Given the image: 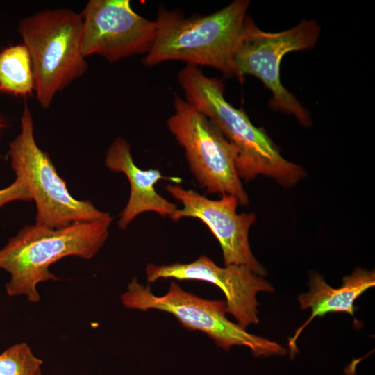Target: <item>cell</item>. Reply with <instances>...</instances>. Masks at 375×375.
Here are the masks:
<instances>
[{"label": "cell", "mask_w": 375, "mask_h": 375, "mask_svg": "<svg viewBox=\"0 0 375 375\" xmlns=\"http://www.w3.org/2000/svg\"><path fill=\"white\" fill-rule=\"evenodd\" d=\"M185 100L207 117L235 151V167L240 179L259 175L283 187L297 184L305 176L301 166L281 155L265 130L255 126L243 109L230 104L224 96L222 81L206 76L198 67L186 65L177 74Z\"/></svg>", "instance_id": "6da1fadb"}, {"label": "cell", "mask_w": 375, "mask_h": 375, "mask_svg": "<svg viewBox=\"0 0 375 375\" xmlns=\"http://www.w3.org/2000/svg\"><path fill=\"white\" fill-rule=\"evenodd\" d=\"M249 4V0H235L212 14L189 17L160 6L154 20V40L144 65L181 60L237 78L234 56L250 19L247 14Z\"/></svg>", "instance_id": "7a4b0ae2"}, {"label": "cell", "mask_w": 375, "mask_h": 375, "mask_svg": "<svg viewBox=\"0 0 375 375\" xmlns=\"http://www.w3.org/2000/svg\"><path fill=\"white\" fill-rule=\"evenodd\" d=\"M112 217L74 224L60 228L27 225L0 249V269L10 274L6 285L10 297L25 295L31 302L40 299L37 285L58 278L49 266L66 256L91 259L104 244Z\"/></svg>", "instance_id": "3957f363"}, {"label": "cell", "mask_w": 375, "mask_h": 375, "mask_svg": "<svg viewBox=\"0 0 375 375\" xmlns=\"http://www.w3.org/2000/svg\"><path fill=\"white\" fill-rule=\"evenodd\" d=\"M80 13L67 8L43 10L18 24L33 67L36 99L48 109L56 94L87 71L81 49Z\"/></svg>", "instance_id": "277c9868"}, {"label": "cell", "mask_w": 375, "mask_h": 375, "mask_svg": "<svg viewBox=\"0 0 375 375\" xmlns=\"http://www.w3.org/2000/svg\"><path fill=\"white\" fill-rule=\"evenodd\" d=\"M33 131L32 114L25 103L20 133L9 144L8 155L16 178L25 183L35 203V224L60 228L112 218L110 213L99 210L90 201L71 195L49 155L37 145Z\"/></svg>", "instance_id": "5b68a950"}, {"label": "cell", "mask_w": 375, "mask_h": 375, "mask_svg": "<svg viewBox=\"0 0 375 375\" xmlns=\"http://www.w3.org/2000/svg\"><path fill=\"white\" fill-rule=\"evenodd\" d=\"M122 304L140 311L156 310L172 315L185 328L206 334L219 347H247L256 356L285 355L286 349L276 342L255 335L230 321L225 301L199 297L170 283L167 292L154 294L151 288L133 278L121 297Z\"/></svg>", "instance_id": "8992f818"}, {"label": "cell", "mask_w": 375, "mask_h": 375, "mask_svg": "<svg viewBox=\"0 0 375 375\" xmlns=\"http://www.w3.org/2000/svg\"><path fill=\"white\" fill-rule=\"evenodd\" d=\"M167 125L183 148L196 181L206 192L232 195L239 205L248 204L235 167V151L207 117L175 94L174 112Z\"/></svg>", "instance_id": "52a82bcc"}, {"label": "cell", "mask_w": 375, "mask_h": 375, "mask_svg": "<svg viewBox=\"0 0 375 375\" xmlns=\"http://www.w3.org/2000/svg\"><path fill=\"white\" fill-rule=\"evenodd\" d=\"M319 34V26L312 19H303L290 29L271 33L260 30L250 18L234 56L237 78L240 82L246 75L259 78L272 93L269 101L272 110L291 114L301 125L310 126V112L281 84L280 66L289 52L314 47Z\"/></svg>", "instance_id": "ba28073f"}, {"label": "cell", "mask_w": 375, "mask_h": 375, "mask_svg": "<svg viewBox=\"0 0 375 375\" xmlns=\"http://www.w3.org/2000/svg\"><path fill=\"white\" fill-rule=\"evenodd\" d=\"M83 55L116 62L146 55L156 34V22L137 12L129 0H90L80 13Z\"/></svg>", "instance_id": "9c48e42d"}, {"label": "cell", "mask_w": 375, "mask_h": 375, "mask_svg": "<svg viewBox=\"0 0 375 375\" xmlns=\"http://www.w3.org/2000/svg\"><path fill=\"white\" fill-rule=\"evenodd\" d=\"M166 190L183 206L170 218L175 222L196 218L206 224L219 243L225 265H243L260 276L267 274L249 242V231L256 216L252 212L238 213L239 203L235 197L222 194L219 199L212 200L177 184H168Z\"/></svg>", "instance_id": "30bf717a"}, {"label": "cell", "mask_w": 375, "mask_h": 375, "mask_svg": "<svg viewBox=\"0 0 375 375\" xmlns=\"http://www.w3.org/2000/svg\"><path fill=\"white\" fill-rule=\"evenodd\" d=\"M146 276L148 283L162 278H174L204 281L216 285L225 295L227 313L232 315L244 328L259 322L257 294L274 291L268 281L248 267L238 265L220 267L206 255L188 263L148 264Z\"/></svg>", "instance_id": "8fae6325"}, {"label": "cell", "mask_w": 375, "mask_h": 375, "mask_svg": "<svg viewBox=\"0 0 375 375\" xmlns=\"http://www.w3.org/2000/svg\"><path fill=\"white\" fill-rule=\"evenodd\" d=\"M105 164L110 171L123 173L130 184L129 199L118 221L120 228L126 229L143 212H153L170 217L178 208L158 194L155 185L161 179H180L166 177L158 169H140L134 162L131 145L125 139L119 137L113 140L106 152Z\"/></svg>", "instance_id": "7c38bea8"}, {"label": "cell", "mask_w": 375, "mask_h": 375, "mask_svg": "<svg viewBox=\"0 0 375 375\" xmlns=\"http://www.w3.org/2000/svg\"><path fill=\"white\" fill-rule=\"evenodd\" d=\"M375 285V273L362 268H356L353 273L343 278L342 285L333 288L319 274L310 277V290L299 297L301 308H310V317L296 331L288 341L290 353L294 356L298 351L296 342L303 330L316 317H323L335 312L354 315L353 303L367 290Z\"/></svg>", "instance_id": "4fadbf2b"}, {"label": "cell", "mask_w": 375, "mask_h": 375, "mask_svg": "<svg viewBox=\"0 0 375 375\" xmlns=\"http://www.w3.org/2000/svg\"><path fill=\"white\" fill-rule=\"evenodd\" d=\"M0 92L23 97L35 92L31 60L23 43L0 51Z\"/></svg>", "instance_id": "5bb4252c"}, {"label": "cell", "mask_w": 375, "mask_h": 375, "mask_svg": "<svg viewBox=\"0 0 375 375\" xmlns=\"http://www.w3.org/2000/svg\"><path fill=\"white\" fill-rule=\"evenodd\" d=\"M42 365L26 343L12 345L0 354V375H42Z\"/></svg>", "instance_id": "9a60e30c"}, {"label": "cell", "mask_w": 375, "mask_h": 375, "mask_svg": "<svg viewBox=\"0 0 375 375\" xmlns=\"http://www.w3.org/2000/svg\"><path fill=\"white\" fill-rule=\"evenodd\" d=\"M31 200L25 183L19 178L15 179L10 185L0 190V208L13 201Z\"/></svg>", "instance_id": "2e32d148"}, {"label": "cell", "mask_w": 375, "mask_h": 375, "mask_svg": "<svg viewBox=\"0 0 375 375\" xmlns=\"http://www.w3.org/2000/svg\"><path fill=\"white\" fill-rule=\"evenodd\" d=\"M3 126H4V124H3V120L0 117V135H1V131L2 128L3 127Z\"/></svg>", "instance_id": "e0dca14e"}]
</instances>
